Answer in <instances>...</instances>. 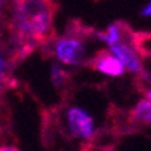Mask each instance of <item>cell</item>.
Here are the masks:
<instances>
[{"label": "cell", "mask_w": 151, "mask_h": 151, "mask_svg": "<svg viewBox=\"0 0 151 151\" xmlns=\"http://www.w3.org/2000/svg\"><path fill=\"white\" fill-rule=\"evenodd\" d=\"M55 8L50 2L24 0L14 3L12 27L15 41L23 55L36 45L47 44L53 38Z\"/></svg>", "instance_id": "6da1fadb"}, {"label": "cell", "mask_w": 151, "mask_h": 151, "mask_svg": "<svg viewBox=\"0 0 151 151\" xmlns=\"http://www.w3.org/2000/svg\"><path fill=\"white\" fill-rule=\"evenodd\" d=\"M55 55L59 62L71 67L85 64V58H86L83 41L77 35H73V33H67L56 41Z\"/></svg>", "instance_id": "7a4b0ae2"}, {"label": "cell", "mask_w": 151, "mask_h": 151, "mask_svg": "<svg viewBox=\"0 0 151 151\" xmlns=\"http://www.w3.org/2000/svg\"><path fill=\"white\" fill-rule=\"evenodd\" d=\"M67 122L70 133L77 139H89L94 134V119L80 107H70L67 112Z\"/></svg>", "instance_id": "3957f363"}, {"label": "cell", "mask_w": 151, "mask_h": 151, "mask_svg": "<svg viewBox=\"0 0 151 151\" xmlns=\"http://www.w3.org/2000/svg\"><path fill=\"white\" fill-rule=\"evenodd\" d=\"M130 41H132V36L127 41H119L116 44L110 45V53L124 65V68H127L129 71L142 73V70H144L142 68V58L137 55V52L133 48Z\"/></svg>", "instance_id": "277c9868"}, {"label": "cell", "mask_w": 151, "mask_h": 151, "mask_svg": "<svg viewBox=\"0 0 151 151\" xmlns=\"http://www.w3.org/2000/svg\"><path fill=\"white\" fill-rule=\"evenodd\" d=\"M88 67L112 77H119L124 74V65L113 56L109 50H100L88 62Z\"/></svg>", "instance_id": "5b68a950"}, {"label": "cell", "mask_w": 151, "mask_h": 151, "mask_svg": "<svg viewBox=\"0 0 151 151\" xmlns=\"http://www.w3.org/2000/svg\"><path fill=\"white\" fill-rule=\"evenodd\" d=\"M129 119L136 125H151V103L148 100L137 101V104L130 112Z\"/></svg>", "instance_id": "8992f818"}, {"label": "cell", "mask_w": 151, "mask_h": 151, "mask_svg": "<svg viewBox=\"0 0 151 151\" xmlns=\"http://www.w3.org/2000/svg\"><path fill=\"white\" fill-rule=\"evenodd\" d=\"M52 82L58 89H62L67 83H68V74L64 68H60L59 65L52 67Z\"/></svg>", "instance_id": "52a82bcc"}, {"label": "cell", "mask_w": 151, "mask_h": 151, "mask_svg": "<svg viewBox=\"0 0 151 151\" xmlns=\"http://www.w3.org/2000/svg\"><path fill=\"white\" fill-rule=\"evenodd\" d=\"M3 73H5V62H3V58L0 55V82L3 79Z\"/></svg>", "instance_id": "ba28073f"}, {"label": "cell", "mask_w": 151, "mask_h": 151, "mask_svg": "<svg viewBox=\"0 0 151 151\" xmlns=\"http://www.w3.org/2000/svg\"><path fill=\"white\" fill-rule=\"evenodd\" d=\"M0 151H20V150L11 145H0Z\"/></svg>", "instance_id": "9c48e42d"}, {"label": "cell", "mask_w": 151, "mask_h": 151, "mask_svg": "<svg viewBox=\"0 0 151 151\" xmlns=\"http://www.w3.org/2000/svg\"><path fill=\"white\" fill-rule=\"evenodd\" d=\"M142 15H145V17L151 15V3H150L148 6H145V8H144V11H142Z\"/></svg>", "instance_id": "30bf717a"}, {"label": "cell", "mask_w": 151, "mask_h": 151, "mask_svg": "<svg viewBox=\"0 0 151 151\" xmlns=\"http://www.w3.org/2000/svg\"><path fill=\"white\" fill-rule=\"evenodd\" d=\"M145 95H147V100L151 103V86H148L147 89H145Z\"/></svg>", "instance_id": "8fae6325"}]
</instances>
